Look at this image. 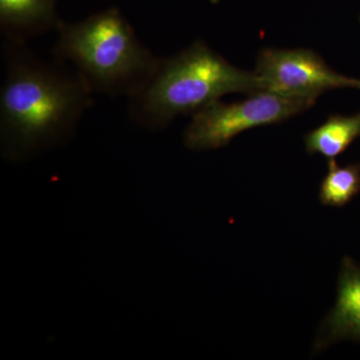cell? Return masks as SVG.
Segmentation results:
<instances>
[{"instance_id": "obj_5", "label": "cell", "mask_w": 360, "mask_h": 360, "mask_svg": "<svg viewBox=\"0 0 360 360\" xmlns=\"http://www.w3.org/2000/svg\"><path fill=\"white\" fill-rule=\"evenodd\" d=\"M255 73L260 91L283 96L317 101L329 90L360 89V79L336 72L311 49L266 47L258 54Z\"/></svg>"}, {"instance_id": "obj_1", "label": "cell", "mask_w": 360, "mask_h": 360, "mask_svg": "<svg viewBox=\"0 0 360 360\" xmlns=\"http://www.w3.org/2000/svg\"><path fill=\"white\" fill-rule=\"evenodd\" d=\"M0 150L21 163L65 146L94 106V92L63 59H44L25 42L2 40Z\"/></svg>"}, {"instance_id": "obj_3", "label": "cell", "mask_w": 360, "mask_h": 360, "mask_svg": "<svg viewBox=\"0 0 360 360\" xmlns=\"http://www.w3.org/2000/svg\"><path fill=\"white\" fill-rule=\"evenodd\" d=\"M56 32L52 56L68 63L94 94L130 98L148 82L160 58L116 7L77 22L61 20Z\"/></svg>"}, {"instance_id": "obj_7", "label": "cell", "mask_w": 360, "mask_h": 360, "mask_svg": "<svg viewBox=\"0 0 360 360\" xmlns=\"http://www.w3.org/2000/svg\"><path fill=\"white\" fill-rule=\"evenodd\" d=\"M58 0H0V32L4 39L25 42L56 32L61 22Z\"/></svg>"}, {"instance_id": "obj_4", "label": "cell", "mask_w": 360, "mask_h": 360, "mask_svg": "<svg viewBox=\"0 0 360 360\" xmlns=\"http://www.w3.org/2000/svg\"><path fill=\"white\" fill-rule=\"evenodd\" d=\"M316 99L288 97L260 91L245 101L225 103L217 101L193 115L184 130V142L195 151L224 148L241 132L277 124L314 106Z\"/></svg>"}, {"instance_id": "obj_6", "label": "cell", "mask_w": 360, "mask_h": 360, "mask_svg": "<svg viewBox=\"0 0 360 360\" xmlns=\"http://www.w3.org/2000/svg\"><path fill=\"white\" fill-rule=\"evenodd\" d=\"M340 340L360 342V265L349 257L341 262L335 304L322 322L314 349Z\"/></svg>"}, {"instance_id": "obj_9", "label": "cell", "mask_w": 360, "mask_h": 360, "mask_svg": "<svg viewBox=\"0 0 360 360\" xmlns=\"http://www.w3.org/2000/svg\"><path fill=\"white\" fill-rule=\"evenodd\" d=\"M360 193V165L340 167L335 160H328V169L319 188V200L331 207H342Z\"/></svg>"}, {"instance_id": "obj_10", "label": "cell", "mask_w": 360, "mask_h": 360, "mask_svg": "<svg viewBox=\"0 0 360 360\" xmlns=\"http://www.w3.org/2000/svg\"><path fill=\"white\" fill-rule=\"evenodd\" d=\"M359 21H360V18H359Z\"/></svg>"}, {"instance_id": "obj_8", "label": "cell", "mask_w": 360, "mask_h": 360, "mask_svg": "<svg viewBox=\"0 0 360 360\" xmlns=\"http://www.w3.org/2000/svg\"><path fill=\"white\" fill-rule=\"evenodd\" d=\"M360 137V112L352 116L333 115L326 122L305 134L309 155L335 160Z\"/></svg>"}, {"instance_id": "obj_2", "label": "cell", "mask_w": 360, "mask_h": 360, "mask_svg": "<svg viewBox=\"0 0 360 360\" xmlns=\"http://www.w3.org/2000/svg\"><path fill=\"white\" fill-rule=\"evenodd\" d=\"M257 92L255 71L232 65L198 40L174 56L158 58L148 82L129 98V113L144 129L158 130L180 115L200 112L226 94Z\"/></svg>"}]
</instances>
